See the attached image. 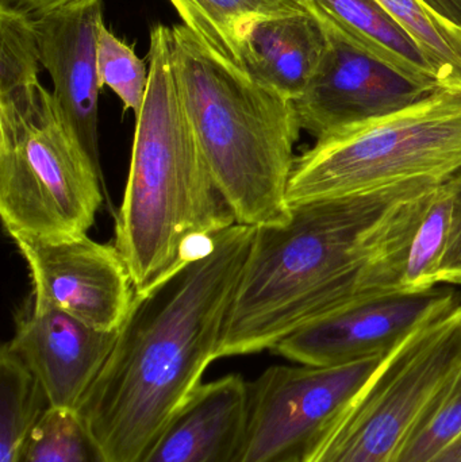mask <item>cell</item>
Masks as SVG:
<instances>
[{
  "label": "cell",
  "mask_w": 461,
  "mask_h": 462,
  "mask_svg": "<svg viewBox=\"0 0 461 462\" xmlns=\"http://www.w3.org/2000/svg\"><path fill=\"white\" fill-rule=\"evenodd\" d=\"M438 183L300 203L284 224L256 227L217 358L273 349L319 318L401 292L409 242Z\"/></svg>",
  "instance_id": "cell-1"
},
{
  "label": "cell",
  "mask_w": 461,
  "mask_h": 462,
  "mask_svg": "<svg viewBox=\"0 0 461 462\" xmlns=\"http://www.w3.org/2000/svg\"><path fill=\"white\" fill-rule=\"evenodd\" d=\"M256 227L214 234L183 265L135 293L118 338L78 410L108 462H143L217 358Z\"/></svg>",
  "instance_id": "cell-2"
},
{
  "label": "cell",
  "mask_w": 461,
  "mask_h": 462,
  "mask_svg": "<svg viewBox=\"0 0 461 462\" xmlns=\"http://www.w3.org/2000/svg\"><path fill=\"white\" fill-rule=\"evenodd\" d=\"M149 84L135 116L134 141L114 245L135 293H145L183 265L214 234L235 225L217 189L176 78L172 30L156 24Z\"/></svg>",
  "instance_id": "cell-3"
},
{
  "label": "cell",
  "mask_w": 461,
  "mask_h": 462,
  "mask_svg": "<svg viewBox=\"0 0 461 462\" xmlns=\"http://www.w3.org/2000/svg\"><path fill=\"white\" fill-rule=\"evenodd\" d=\"M172 30L176 78L192 129L235 224H284L300 125L294 102L249 78L189 27Z\"/></svg>",
  "instance_id": "cell-4"
},
{
  "label": "cell",
  "mask_w": 461,
  "mask_h": 462,
  "mask_svg": "<svg viewBox=\"0 0 461 462\" xmlns=\"http://www.w3.org/2000/svg\"><path fill=\"white\" fill-rule=\"evenodd\" d=\"M105 195L51 92L37 84L0 100V217L14 241L88 233Z\"/></svg>",
  "instance_id": "cell-5"
},
{
  "label": "cell",
  "mask_w": 461,
  "mask_h": 462,
  "mask_svg": "<svg viewBox=\"0 0 461 462\" xmlns=\"http://www.w3.org/2000/svg\"><path fill=\"white\" fill-rule=\"evenodd\" d=\"M461 170V91L438 89L392 116L348 130L295 159L290 206L354 197Z\"/></svg>",
  "instance_id": "cell-6"
},
{
  "label": "cell",
  "mask_w": 461,
  "mask_h": 462,
  "mask_svg": "<svg viewBox=\"0 0 461 462\" xmlns=\"http://www.w3.org/2000/svg\"><path fill=\"white\" fill-rule=\"evenodd\" d=\"M460 366L461 304L390 353L298 462H394L425 410Z\"/></svg>",
  "instance_id": "cell-7"
},
{
  "label": "cell",
  "mask_w": 461,
  "mask_h": 462,
  "mask_svg": "<svg viewBox=\"0 0 461 462\" xmlns=\"http://www.w3.org/2000/svg\"><path fill=\"white\" fill-rule=\"evenodd\" d=\"M387 356L336 366H271L248 383L241 462L297 460L362 391Z\"/></svg>",
  "instance_id": "cell-8"
},
{
  "label": "cell",
  "mask_w": 461,
  "mask_h": 462,
  "mask_svg": "<svg viewBox=\"0 0 461 462\" xmlns=\"http://www.w3.org/2000/svg\"><path fill=\"white\" fill-rule=\"evenodd\" d=\"M327 49L303 94L294 100L300 129L327 140L427 99L438 89L357 48L325 26Z\"/></svg>",
  "instance_id": "cell-9"
},
{
  "label": "cell",
  "mask_w": 461,
  "mask_h": 462,
  "mask_svg": "<svg viewBox=\"0 0 461 462\" xmlns=\"http://www.w3.org/2000/svg\"><path fill=\"white\" fill-rule=\"evenodd\" d=\"M460 300L448 287L373 296L303 326L272 350L311 366L384 357L428 323L454 311Z\"/></svg>",
  "instance_id": "cell-10"
},
{
  "label": "cell",
  "mask_w": 461,
  "mask_h": 462,
  "mask_svg": "<svg viewBox=\"0 0 461 462\" xmlns=\"http://www.w3.org/2000/svg\"><path fill=\"white\" fill-rule=\"evenodd\" d=\"M26 261L34 310H59L105 331L124 325L135 291L115 245L88 234L61 239H15Z\"/></svg>",
  "instance_id": "cell-11"
},
{
  "label": "cell",
  "mask_w": 461,
  "mask_h": 462,
  "mask_svg": "<svg viewBox=\"0 0 461 462\" xmlns=\"http://www.w3.org/2000/svg\"><path fill=\"white\" fill-rule=\"evenodd\" d=\"M41 64L51 81L53 97L97 170L99 149L97 38L103 24L100 0H80L48 15L32 19Z\"/></svg>",
  "instance_id": "cell-12"
},
{
  "label": "cell",
  "mask_w": 461,
  "mask_h": 462,
  "mask_svg": "<svg viewBox=\"0 0 461 462\" xmlns=\"http://www.w3.org/2000/svg\"><path fill=\"white\" fill-rule=\"evenodd\" d=\"M118 333L92 328L59 310L30 307L5 345L40 383L49 409L78 412Z\"/></svg>",
  "instance_id": "cell-13"
},
{
  "label": "cell",
  "mask_w": 461,
  "mask_h": 462,
  "mask_svg": "<svg viewBox=\"0 0 461 462\" xmlns=\"http://www.w3.org/2000/svg\"><path fill=\"white\" fill-rule=\"evenodd\" d=\"M248 429V383L227 374L202 384L143 462H241Z\"/></svg>",
  "instance_id": "cell-14"
},
{
  "label": "cell",
  "mask_w": 461,
  "mask_h": 462,
  "mask_svg": "<svg viewBox=\"0 0 461 462\" xmlns=\"http://www.w3.org/2000/svg\"><path fill=\"white\" fill-rule=\"evenodd\" d=\"M327 32L311 13L256 19L244 30L240 67L260 86L297 100L327 49Z\"/></svg>",
  "instance_id": "cell-15"
},
{
  "label": "cell",
  "mask_w": 461,
  "mask_h": 462,
  "mask_svg": "<svg viewBox=\"0 0 461 462\" xmlns=\"http://www.w3.org/2000/svg\"><path fill=\"white\" fill-rule=\"evenodd\" d=\"M324 26L419 83L441 88L429 60L378 0H305Z\"/></svg>",
  "instance_id": "cell-16"
},
{
  "label": "cell",
  "mask_w": 461,
  "mask_h": 462,
  "mask_svg": "<svg viewBox=\"0 0 461 462\" xmlns=\"http://www.w3.org/2000/svg\"><path fill=\"white\" fill-rule=\"evenodd\" d=\"M181 21L222 59L240 67L244 30L256 19L310 13L305 0H170Z\"/></svg>",
  "instance_id": "cell-17"
},
{
  "label": "cell",
  "mask_w": 461,
  "mask_h": 462,
  "mask_svg": "<svg viewBox=\"0 0 461 462\" xmlns=\"http://www.w3.org/2000/svg\"><path fill=\"white\" fill-rule=\"evenodd\" d=\"M417 41L441 88L461 91V0H378Z\"/></svg>",
  "instance_id": "cell-18"
},
{
  "label": "cell",
  "mask_w": 461,
  "mask_h": 462,
  "mask_svg": "<svg viewBox=\"0 0 461 462\" xmlns=\"http://www.w3.org/2000/svg\"><path fill=\"white\" fill-rule=\"evenodd\" d=\"M49 403L32 372L3 345L0 352V462H18Z\"/></svg>",
  "instance_id": "cell-19"
},
{
  "label": "cell",
  "mask_w": 461,
  "mask_h": 462,
  "mask_svg": "<svg viewBox=\"0 0 461 462\" xmlns=\"http://www.w3.org/2000/svg\"><path fill=\"white\" fill-rule=\"evenodd\" d=\"M449 221L451 200L446 181H441L433 189L409 242L401 292H419L438 284V269L448 242Z\"/></svg>",
  "instance_id": "cell-20"
},
{
  "label": "cell",
  "mask_w": 461,
  "mask_h": 462,
  "mask_svg": "<svg viewBox=\"0 0 461 462\" xmlns=\"http://www.w3.org/2000/svg\"><path fill=\"white\" fill-rule=\"evenodd\" d=\"M18 462H108L78 412L48 409Z\"/></svg>",
  "instance_id": "cell-21"
},
{
  "label": "cell",
  "mask_w": 461,
  "mask_h": 462,
  "mask_svg": "<svg viewBox=\"0 0 461 462\" xmlns=\"http://www.w3.org/2000/svg\"><path fill=\"white\" fill-rule=\"evenodd\" d=\"M461 439V366L433 399L394 462H433Z\"/></svg>",
  "instance_id": "cell-22"
},
{
  "label": "cell",
  "mask_w": 461,
  "mask_h": 462,
  "mask_svg": "<svg viewBox=\"0 0 461 462\" xmlns=\"http://www.w3.org/2000/svg\"><path fill=\"white\" fill-rule=\"evenodd\" d=\"M0 100L34 88L41 54L32 21L0 13Z\"/></svg>",
  "instance_id": "cell-23"
},
{
  "label": "cell",
  "mask_w": 461,
  "mask_h": 462,
  "mask_svg": "<svg viewBox=\"0 0 461 462\" xmlns=\"http://www.w3.org/2000/svg\"><path fill=\"white\" fill-rule=\"evenodd\" d=\"M97 72L102 87L113 89L124 108L137 116L145 102L149 72L134 49L114 35L105 23L97 38Z\"/></svg>",
  "instance_id": "cell-24"
},
{
  "label": "cell",
  "mask_w": 461,
  "mask_h": 462,
  "mask_svg": "<svg viewBox=\"0 0 461 462\" xmlns=\"http://www.w3.org/2000/svg\"><path fill=\"white\" fill-rule=\"evenodd\" d=\"M451 200L448 242L438 269V284H461V170L446 180Z\"/></svg>",
  "instance_id": "cell-25"
},
{
  "label": "cell",
  "mask_w": 461,
  "mask_h": 462,
  "mask_svg": "<svg viewBox=\"0 0 461 462\" xmlns=\"http://www.w3.org/2000/svg\"><path fill=\"white\" fill-rule=\"evenodd\" d=\"M80 0H0V13L37 19Z\"/></svg>",
  "instance_id": "cell-26"
},
{
  "label": "cell",
  "mask_w": 461,
  "mask_h": 462,
  "mask_svg": "<svg viewBox=\"0 0 461 462\" xmlns=\"http://www.w3.org/2000/svg\"><path fill=\"white\" fill-rule=\"evenodd\" d=\"M287 462H298V460H291V461H287Z\"/></svg>",
  "instance_id": "cell-27"
}]
</instances>
